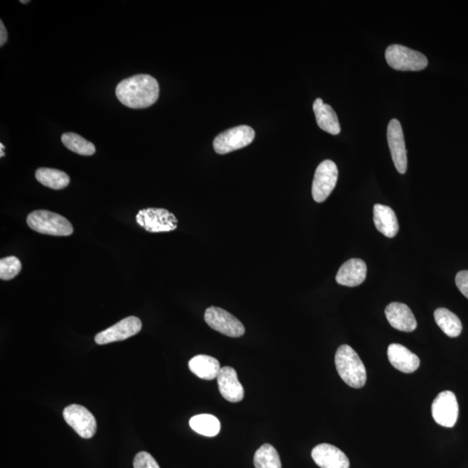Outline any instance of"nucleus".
<instances>
[{"mask_svg": "<svg viewBox=\"0 0 468 468\" xmlns=\"http://www.w3.org/2000/svg\"><path fill=\"white\" fill-rule=\"evenodd\" d=\"M160 87L155 77L147 74L136 75L119 82L116 95L129 109H146L158 100Z\"/></svg>", "mask_w": 468, "mask_h": 468, "instance_id": "f257e3e1", "label": "nucleus"}, {"mask_svg": "<svg viewBox=\"0 0 468 468\" xmlns=\"http://www.w3.org/2000/svg\"><path fill=\"white\" fill-rule=\"evenodd\" d=\"M338 374L349 387L363 388L367 381L365 366L357 353L347 344L340 346L335 356Z\"/></svg>", "mask_w": 468, "mask_h": 468, "instance_id": "f03ea898", "label": "nucleus"}, {"mask_svg": "<svg viewBox=\"0 0 468 468\" xmlns=\"http://www.w3.org/2000/svg\"><path fill=\"white\" fill-rule=\"evenodd\" d=\"M27 225L39 234L53 236H70L74 228L68 219L60 214L46 210H37L27 217Z\"/></svg>", "mask_w": 468, "mask_h": 468, "instance_id": "7ed1b4c3", "label": "nucleus"}, {"mask_svg": "<svg viewBox=\"0 0 468 468\" xmlns=\"http://www.w3.org/2000/svg\"><path fill=\"white\" fill-rule=\"evenodd\" d=\"M385 58L393 69L403 72H418L426 68L428 64L425 55L400 45L388 46Z\"/></svg>", "mask_w": 468, "mask_h": 468, "instance_id": "20e7f679", "label": "nucleus"}, {"mask_svg": "<svg viewBox=\"0 0 468 468\" xmlns=\"http://www.w3.org/2000/svg\"><path fill=\"white\" fill-rule=\"evenodd\" d=\"M254 138V129L246 125L238 126V127L227 129L215 137L214 151L219 155H226L249 146L253 143Z\"/></svg>", "mask_w": 468, "mask_h": 468, "instance_id": "39448f33", "label": "nucleus"}, {"mask_svg": "<svg viewBox=\"0 0 468 468\" xmlns=\"http://www.w3.org/2000/svg\"><path fill=\"white\" fill-rule=\"evenodd\" d=\"M136 222L149 233H165L174 231L178 219L172 212L164 208H146L136 215Z\"/></svg>", "mask_w": 468, "mask_h": 468, "instance_id": "423d86ee", "label": "nucleus"}, {"mask_svg": "<svg viewBox=\"0 0 468 468\" xmlns=\"http://www.w3.org/2000/svg\"><path fill=\"white\" fill-rule=\"evenodd\" d=\"M338 178V169L334 161H322L315 172L312 183V196L315 202H324L335 188Z\"/></svg>", "mask_w": 468, "mask_h": 468, "instance_id": "0eeeda50", "label": "nucleus"}, {"mask_svg": "<svg viewBox=\"0 0 468 468\" xmlns=\"http://www.w3.org/2000/svg\"><path fill=\"white\" fill-rule=\"evenodd\" d=\"M205 321L212 330L230 337H241L245 334V327L234 315L222 308L211 306L205 312Z\"/></svg>", "mask_w": 468, "mask_h": 468, "instance_id": "6e6552de", "label": "nucleus"}, {"mask_svg": "<svg viewBox=\"0 0 468 468\" xmlns=\"http://www.w3.org/2000/svg\"><path fill=\"white\" fill-rule=\"evenodd\" d=\"M64 419L82 438L90 439L95 435L97 428L95 417L87 408L81 405L72 404L62 412Z\"/></svg>", "mask_w": 468, "mask_h": 468, "instance_id": "1a4fd4ad", "label": "nucleus"}, {"mask_svg": "<svg viewBox=\"0 0 468 468\" xmlns=\"http://www.w3.org/2000/svg\"><path fill=\"white\" fill-rule=\"evenodd\" d=\"M459 405L452 391H443L432 404V415L436 423L445 428H453L457 422Z\"/></svg>", "mask_w": 468, "mask_h": 468, "instance_id": "9d476101", "label": "nucleus"}, {"mask_svg": "<svg viewBox=\"0 0 468 468\" xmlns=\"http://www.w3.org/2000/svg\"><path fill=\"white\" fill-rule=\"evenodd\" d=\"M141 327L143 324L140 318L128 317L112 325L111 327L98 333L95 341L97 344L104 345L128 339L139 333Z\"/></svg>", "mask_w": 468, "mask_h": 468, "instance_id": "9b49d317", "label": "nucleus"}, {"mask_svg": "<svg viewBox=\"0 0 468 468\" xmlns=\"http://www.w3.org/2000/svg\"><path fill=\"white\" fill-rule=\"evenodd\" d=\"M387 138L393 163L400 174H405L408 168L407 149L402 125L398 120L392 119L389 123Z\"/></svg>", "mask_w": 468, "mask_h": 468, "instance_id": "f8f14e48", "label": "nucleus"}, {"mask_svg": "<svg viewBox=\"0 0 468 468\" xmlns=\"http://www.w3.org/2000/svg\"><path fill=\"white\" fill-rule=\"evenodd\" d=\"M315 463L321 468H349V461L339 448L322 443L315 447L312 452Z\"/></svg>", "mask_w": 468, "mask_h": 468, "instance_id": "ddd939ff", "label": "nucleus"}, {"mask_svg": "<svg viewBox=\"0 0 468 468\" xmlns=\"http://www.w3.org/2000/svg\"><path fill=\"white\" fill-rule=\"evenodd\" d=\"M217 381L220 394L228 402L239 403L244 398V388L238 379L237 372L232 367H223L218 374Z\"/></svg>", "mask_w": 468, "mask_h": 468, "instance_id": "4468645a", "label": "nucleus"}, {"mask_svg": "<svg viewBox=\"0 0 468 468\" xmlns=\"http://www.w3.org/2000/svg\"><path fill=\"white\" fill-rule=\"evenodd\" d=\"M387 320L393 328L400 332H412L417 328L414 314L407 305L393 302L385 309Z\"/></svg>", "mask_w": 468, "mask_h": 468, "instance_id": "2eb2a0df", "label": "nucleus"}, {"mask_svg": "<svg viewBox=\"0 0 468 468\" xmlns=\"http://www.w3.org/2000/svg\"><path fill=\"white\" fill-rule=\"evenodd\" d=\"M367 276V266L360 259H349L343 263L337 271V284L348 287H355L363 284Z\"/></svg>", "mask_w": 468, "mask_h": 468, "instance_id": "dca6fc26", "label": "nucleus"}, {"mask_svg": "<svg viewBox=\"0 0 468 468\" xmlns=\"http://www.w3.org/2000/svg\"><path fill=\"white\" fill-rule=\"evenodd\" d=\"M388 357L393 367L403 373L415 372L420 366L419 357L402 344H392L389 345Z\"/></svg>", "mask_w": 468, "mask_h": 468, "instance_id": "f3484780", "label": "nucleus"}, {"mask_svg": "<svg viewBox=\"0 0 468 468\" xmlns=\"http://www.w3.org/2000/svg\"><path fill=\"white\" fill-rule=\"evenodd\" d=\"M374 223L376 229L388 238H394L398 233L399 224L392 208L376 204L374 206Z\"/></svg>", "mask_w": 468, "mask_h": 468, "instance_id": "a211bd4d", "label": "nucleus"}, {"mask_svg": "<svg viewBox=\"0 0 468 468\" xmlns=\"http://www.w3.org/2000/svg\"><path fill=\"white\" fill-rule=\"evenodd\" d=\"M313 110L317 124L322 131L333 136H337L341 132L339 121L332 106L325 104L320 98H317L314 102Z\"/></svg>", "mask_w": 468, "mask_h": 468, "instance_id": "6ab92c4d", "label": "nucleus"}, {"mask_svg": "<svg viewBox=\"0 0 468 468\" xmlns=\"http://www.w3.org/2000/svg\"><path fill=\"white\" fill-rule=\"evenodd\" d=\"M188 367L192 373L203 380H214L217 379L220 371L219 361L214 357L207 355H198L192 357L188 363Z\"/></svg>", "mask_w": 468, "mask_h": 468, "instance_id": "aec40b11", "label": "nucleus"}, {"mask_svg": "<svg viewBox=\"0 0 468 468\" xmlns=\"http://www.w3.org/2000/svg\"><path fill=\"white\" fill-rule=\"evenodd\" d=\"M36 179L39 183L54 190H64L70 182V176L66 173L48 168H38Z\"/></svg>", "mask_w": 468, "mask_h": 468, "instance_id": "412c9836", "label": "nucleus"}, {"mask_svg": "<svg viewBox=\"0 0 468 468\" xmlns=\"http://www.w3.org/2000/svg\"><path fill=\"white\" fill-rule=\"evenodd\" d=\"M435 320L447 336L457 337L461 335L462 325L459 318L450 310L438 308L435 312Z\"/></svg>", "mask_w": 468, "mask_h": 468, "instance_id": "4be33fe9", "label": "nucleus"}, {"mask_svg": "<svg viewBox=\"0 0 468 468\" xmlns=\"http://www.w3.org/2000/svg\"><path fill=\"white\" fill-rule=\"evenodd\" d=\"M190 425L192 430L207 437H214L220 431V423L217 417L209 414L192 417Z\"/></svg>", "mask_w": 468, "mask_h": 468, "instance_id": "5701e85b", "label": "nucleus"}, {"mask_svg": "<svg viewBox=\"0 0 468 468\" xmlns=\"http://www.w3.org/2000/svg\"><path fill=\"white\" fill-rule=\"evenodd\" d=\"M62 144L69 151L84 156H90L96 153V147L92 143L76 133H65L61 137Z\"/></svg>", "mask_w": 468, "mask_h": 468, "instance_id": "b1692460", "label": "nucleus"}, {"mask_svg": "<svg viewBox=\"0 0 468 468\" xmlns=\"http://www.w3.org/2000/svg\"><path fill=\"white\" fill-rule=\"evenodd\" d=\"M256 468H282L278 451L271 444H263L259 448L254 458Z\"/></svg>", "mask_w": 468, "mask_h": 468, "instance_id": "393cba45", "label": "nucleus"}, {"mask_svg": "<svg viewBox=\"0 0 468 468\" xmlns=\"http://www.w3.org/2000/svg\"><path fill=\"white\" fill-rule=\"evenodd\" d=\"M22 265L17 257H6L0 261V278L2 281H11L21 273Z\"/></svg>", "mask_w": 468, "mask_h": 468, "instance_id": "a878e982", "label": "nucleus"}, {"mask_svg": "<svg viewBox=\"0 0 468 468\" xmlns=\"http://www.w3.org/2000/svg\"><path fill=\"white\" fill-rule=\"evenodd\" d=\"M134 468H160L154 457L147 452H140L134 459Z\"/></svg>", "mask_w": 468, "mask_h": 468, "instance_id": "bb28decb", "label": "nucleus"}, {"mask_svg": "<svg viewBox=\"0 0 468 468\" xmlns=\"http://www.w3.org/2000/svg\"><path fill=\"white\" fill-rule=\"evenodd\" d=\"M456 285L468 300V271H462L456 275Z\"/></svg>", "mask_w": 468, "mask_h": 468, "instance_id": "cd10ccee", "label": "nucleus"}, {"mask_svg": "<svg viewBox=\"0 0 468 468\" xmlns=\"http://www.w3.org/2000/svg\"><path fill=\"white\" fill-rule=\"evenodd\" d=\"M8 39L7 30L3 21H0V46L6 44Z\"/></svg>", "mask_w": 468, "mask_h": 468, "instance_id": "c85d7f7f", "label": "nucleus"}, {"mask_svg": "<svg viewBox=\"0 0 468 468\" xmlns=\"http://www.w3.org/2000/svg\"><path fill=\"white\" fill-rule=\"evenodd\" d=\"M0 146H1V149H0V151H1V156H0L3 157L4 156H5V153H4V148H5V146H4L2 143L0 144Z\"/></svg>", "mask_w": 468, "mask_h": 468, "instance_id": "c756f323", "label": "nucleus"}, {"mask_svg": "<svg viewBox=\"0 0 468 468\" xmlns=\"http://www.w3.org/2000/svg\"><path fill=\"white\" fill-rule=\"evenodd\" d=\"M21 3L26 4V3H30V1H22V0H21Z\"/></svg>", "mask_w": 468, "mask_h": 468, "instance_id": "7c9ffc66", "label": "nucleus"}]
</instances>
